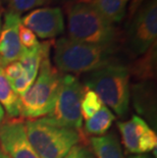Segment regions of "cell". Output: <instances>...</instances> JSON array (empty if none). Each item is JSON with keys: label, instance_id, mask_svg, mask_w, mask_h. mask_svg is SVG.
<instances>
[{"label": "cell", "instance_id": "6da1fadb", "mask_svg": "<svg viewBox=\"0 0 157 158\" xmlns=\"http://www.w3.org/2000/svg\"><path fill=\"white\" fill-rule=\"evenodd\" d=\"M116 47L95 45L73 41L61 37L54 44V63L61 73H89L100 68L118 62L114 59Z\"/></svg>", "mask_w": 157, "mask_h": 158}, {"label": "cell", "instance_id": "7a4b0ae2", "mask_svg": "<svg viewBox=\"0 0 157 158\" xmlns=\"http://www.w3.org/2000/svg\"><path fill=\"white\" fill-rule=\"evenodd\" d=\"M65 10L69 39L95 45L116 44L119 37L118 30L99 15L89 1L68 3Z\"/></svg>", "mask_w": 157, "mask_h": 158}, {"label": "cell", "instance_id": "3957f363", "mask_svg": "<svg viewBox=\"0 0 157 158\" xmlns=\"http://www.w3.org/2000/svg\"><path fill=\"white\" fill-rule=\"evenodd\" d=\"M130 69L118 62H113L85 78L86 88L95 92L103 105L112 109L118 116H125L130 104Z\"/></svg>", "mask_w": 157, "mask_h": 158}, {"label": "cell", "instance_id": "277c9868", "mask_svg": "<svg viewBox=\"0 0 157 158\" xmlns=\"http://www.w3.org/2000/svg\"><path fill=\"white\" fill-rule=\"evenodd\" d=\"M25 129L40 158H63L81 140L79 131L56 124L46 117L27 120Z\"/></svg>", "mask_w": 157, "mask_h": 158}, {"label": "cell", "instance_id": "5b68a950", "mask_svg": "<svg viewBox=\"0 0 157 158\" xmlns=\"http://www.w3.org/2000/svg\"><path fill=\"white\" fill-rule=\"evenodd\" d=\"M49 56L50 53L44 56L35 82L19 97V115L23 117L35 119L45 116L54 104L62 73L52 65Z\"/></svg>", "mask_w": 157, "mask_h": 158}, {"label": "cell", "instance_id": "8992f818", "mask_svg": "<svg viewBox=\"0 0 157 158\" xmlns=\"http://www.w3.org/2000/svg\"><path fill=\"white\" fill-rule=\"evenodd\" d=\"M83 95L84 87L80 81L72 75L62 73L54 104L46 118L59 126L79 131L83 124L81 113Z\"/></svg>", "mask_w": 157, "mask_h": 158}, {"label": "cell", "instance_id": "52a82bcc", "mask_svg": "<svg viewBox=\"0 0 157 158\" xmlns=\"http://www.w3.org/2000/svg\"><path fill=\"white\" fill-rule=\"evenodd\" d=\"M126 35L128 53L133 57L142 56L156 44L157 3L146 0L134 12Z\"/></svg>", "mask_w": 157, "mask_h": 158}, {"label": "cell", "instance_id": "ba28073f", "mask_svg": "<svg viewBox=\"0 0 157 158\" xmlns=\"http://www.w3.org/2000/svg\"><path fill=\"white\" fill-rule=\"evenodd\" d=\"M122 141L128 152L140 155L156 150L157 136L144 119L133 115L131 119L118 123Z\"/></svg>", "mask_w": 157, "mask_h": 158}, {"label": "cell", "instance_id": "9c48e42d", "mask_svg": "<svg viewBox=\"0 0 157 158\" xmlns=\"http://www.w3.org/2000/svg\"><path fill=\"white\" fill-rule=\"evenodd\" d=\"M21 23L41 39H53L64 32L60 7H39L21 16Z\"/></svg>", "mask_w": 157, "mask_h": 158}, {"label": "cell", "instance_id": "30bf717a", "mask_svg": "<svg viewBox=\"0 0 157 158\" xmlns=\"http://www.w3.org/2000/svg\"><path fill=\"white\" fill-rule=\"evenodd\" d=\"M0 146L9 158H40L29 142L25 123L18 118L0 123Z\"/></svg>", "mask_w": 157, "mask_h": 158}, {"label": "cell", "instance_id": "8fae6325", "mask_svg": "<svg viewBox=\"0 0 157 158\" xmlns=\"http://www.w3.org/2000/svg\"><path fill=\"white\" fill-rule=\"evenodd\" d=\"M21 26V15L12 11H6L4 22L0 29V64L19 61L24 53L19 37V28Z\"/></svg>", "mask_w": 157, "mask_h": 158}, {"label": "cell", "instance_id": "7c38bea8", "mask_svg": "<svg viewBox=\"0 0 157 158\" xmlns=\"http://www.w3.org/2000/svg\"><path fill=\"white\" fill-rule=\"evenodd\" d=\"M130 0H89L99 15L112 25L121 23L126 16Z\"/></svg>", "mask_w": 157, "mask_h": 158}, {"label": "cell", "instance_id": "4fadbf2b", "mask_svg": "<svg viewBox=\"0 0 157 158\" xmlns=\"http://www.w3.org/2000/svg\"><path fill=\"white\" fill-rule=\"evenodd\" d=\"M4 66L0 64V104L11 118L19 116V96L12 90L4 73Z\"/></svg>", "mask_w": 157, "mask_h": 158}, {"label": "cell", "instance_id": "5bb4252c", "mask_svg": "<svg viewBox=\"0 0 157 158\" xmlns=\"http://www.w3.org/2000/svg\"><path fill=\"white\" fill-rule=\"evenodd\" d=\"M91 144L97 158H123L121 143L113 134L93 137Z\"/></svg>", "mask_w": 157, "mask_h": 158}, {"label": "cell", "instance_id": "9a60e30c", "mask_svg": "<svg viewBox=\"0 0 157 158\" xmlns=\"http://www.w3.org/2000/svg\"><path fill=\"white\" fill-rule=\"evenodd\" d=\"M114 120V115L108 107L103 105L94 115L86 119L85 131L90 135L96 137L103 136L110 129Z\"/></svg>", "mask_w": 157, "mask_h": 158}, {"label": "cell", "instance_id": "2e32d148", "mask_svg": "<svg viewBox=\"0 0 157 158\" xmlns=\"http://www.w3.org/2000/svg\"><path fill=\"white\" fill-rule=\"evenodd\" d=\"M141 59L137 60L133 68V72L136 76L143 79L153 78L155 75L156 63V44L153 45L148 51L143 54Z\"/></svg>", "mask_w": 157, "mask_h": 158}, {"label": "cell", "instance_id": "e0dca14e", "mask_svg": "<svg viewBox=\"0 0 157 158\" xmlns=\"http://www.w3.org/2000/svg\"><path fill=\"white\" fill-rule=\"evenodd\" d=\"M103 106L102 101L98 95L92 90L84 87V95L81 102V113L82 117L85 119L90 118Z\"/></svg>", "mask_w": 157, "mask_h": 158}, {"label": "cell", "instance_id": "ac0fdd59", "mask_svg": "<svg viewBox=\"0 0 157 158\" xmlns=\"http://www.w3.org/2000/svg\"><path fill=\"white\" fill-rule=\"evenodd\" d=\"M3 1L7 6V11H12L19 15L51 3L50 0H3Z\"/></svg>", "mask_w": 157, "mask_h": 158}, {"label": "cell", "instance_id": "d6986e66", "mask_svg": "<svg viewBox=\"0 0 157 158\" xmlns=\"http://www.w3.org/2000/svg\"><path fill=\"white\" fill-rule=\"evenodd\" d=\"M19 37L21 44L25 49H32L39 44V41L37 39L36 35L27 27L23 26L22 23L19 28Z\"/></svg>", "mask_w": 157, "mask_h": 158}, {"label": "cell", "instance_id": "ffe728a7", "mask_svg": "<svg viewBox=\"0 0 157 158\" xmlns=\"http://www.w3.org/2000/svg\"><path fill=\"white\" fill-rule=\"evenodd\" d=\"M3 69H4V73L9 82L19 79V77H22L23 73H24V69H23V66L19 61L8 63V64L5 65Z\"/></svg>", "mask_w": 157, "mask_h": 158}, {"label": "cell", "instance_id": "44dd1931", "mask_svg": "<svg viewBox=\"0 0 157 158\" xmlns=\"http://www.w3.org/2000/svg\"><path fill=\"white\" fill-rule=\"evenodd\" d=\"M63 158H93V157L90 150H88V148L78 144L75 147H72L69 150V152Z\"/></svg>", "mask_w": 157, "mask_h": 158}, {"label": "cell", "instance_id": "7402d4cb", "mask_svg": "<svg viewBox=\"0 0 157 158\" xmlns=\"http://www.w3.org/2000/svg\"><path fill=\"white\" fill-rule=\"evenodd\" d=\"M144 1H145V0H132L131 6H130V8H129V10H130V13H131V15H134V12H135V11L137 10V8H138L139 6L141 5Z\"/></svg>", "mask_w": 157, "mask_h": 158}, {"label": "cell", "instance_id": "603a6c76", "mask_svg": "<svg viewBox=\"0 0 157 158\" xmlns=\"http://www.w3.org/2000/svg\"><path fill=\"white\" fill-rule=\"evenodd\" d=\"M4 116H5V111L3 109V107L1 106V104H0V123L4 120Z\"/></svg>", "mask_w": 157, "mask_h": 158}, {"label": "cell", "instance_id": "cb8c5ba5", "mask_svg": "<svg viewBox=\"0 0 157 158\" xmlns=\"http://www.w3.org/2000/svg\"><path fill=\"white\" fill-rule=\"evenodd\" d=\"M129 158H153L151 155H149V154H140V155H133Z\"/></svg>", "mask_w": 157, "mask_h": 158}, {"label": "cell", "instance_id": "d4e9b609", "mask_svg": "<svg viewBox=\"0 0 157 158\" xmlns=\"http://www.w3.org/2000/svg\"><path fill=\"white\" fill-rule=\"evenodd\" d=\"M50 1H54V0H50ZM56 1H65V2H79V1H89V0H56Z\"/></svg>", "mask_w": 157, "mask_h": 158}, {"label": "cell", "instance_id": "484cf974", "mask_svg": "<svg viewBox=\"0 0 157 158\" xmlns=\"http://www.w3.org/2000/svg\"><path fill=\"white\" fill-rule=\"evenodd\" d=\"M0 158H9V157H8L7 154L4 153L1 149H0Z\"/></svg>", "mask_w": 157, "mask_h": 158}, {"label": "cell", "instance_id": "4316f807", "mask_svg": "<svg viewBox=\"0 0 157 158\" xmlns=\"http://www.w3.org/2000/svg\"><path fill=\"white\" fill-rule=\"evenodd\" d=\"M1 21H2V19H1V13H0V29H1Z\"/></svg>", "mask_w": 157, "mask_h": 158}, {"label": "cell", "instance_id": "83f0119b", "mask_svg": "<svg viewBox=\"0 0 157 158\" xmlns=\"http://www.w3.org/2000/svg\"><path fill=\"white\" fill-rule=\"evenodd\" d=\"M1 3H2V0H0V7H1Z\"/></svg>", "mask_w": 157, "mask_h": 158}]
</instances>
